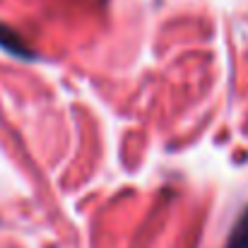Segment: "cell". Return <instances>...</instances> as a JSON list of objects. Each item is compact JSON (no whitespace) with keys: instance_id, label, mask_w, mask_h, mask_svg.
Returning <instances> with one entry per match:
<instances>
[{"instance_id":"7a4b0ae2","label":"cell","mask_w":248,"mask_h":248,"mask_svg":"<svg viewBox=\"0 0 248 248\" xmlns=\"http://www.w3.org/2000/svg\"><path fill=\"white\" fill-rule=\"evenodd\" d=\"M0 46L5 48V51H10V53H15V56H29L31 51L24 46V41L19 39V34H15L12 29H7V27H2L0 24Z\"/></svg>"},{"instance_id":"6da1fadb","label":"cell","mask_w":248,"mask_h":248,"mask_svg":"<svg viewBox=\"0 0 248 248\" xmlns=\"http://www.w3.org/2000/svg\"><path fill=\"white\" fill-rule=\"evenodd\" d=\"M224 248H248V207L241 212V217L236 219V224H234V229H232Z\"/></svg>"}]
</instances>
